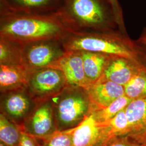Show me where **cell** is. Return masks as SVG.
<instances>
[{
	"mask_svg": "<svg viewBox=\"0 0 146 146\" xmlns=\"http://www.w3.org/2000/svg\"><path fill=\"white\" fill-rule=\"evenodd\" d=\"M145 67L127 58L111 56L102 78L125 86L142 68Z\"/></svg>",
	"mask_w": 146,
	"mask_h": 146,
	"instance_id": "7c38bea8",
	"label": "cell"
},
{
	"mask_svg": "<svg viewBox=\"0 0 146 146\" xmlns=\"http://www.w3.org/2000/svg\"><path fill=\"white\" fill-rule=\"evenodd\" d=\"M130 131L128 137L139 145L146 143V96L134 100L125 109Z\"/></svg>",
	"mask_w": 146,
	"mask_h": 146,
	"instance_id": "5bb4252c",
	"label": "cell"
},
{
	"mask_svg": "<svg viewBox=\"0 0 146 146\" xmlns=\"http://www.w3.org/2000/svg\"><path fill=\"white\" fill-rule=\"evenodd\" d=\"M21 44L23 66L28 72L49 67L67 52L62 40H46Z\"/></svg>",
	"mask_w": 146,
	"mask_h": 146,
	"instance_id": "8992f818",
	"label": "cell"
},
{
	"mask_svg": "<svg viewBox=\"0 0 146 146\" xmlns=\"http://www.w3.org/2000/svg\"><path fill=\"white\" fill-rule=\"evenodd\" d=\"M0 64L23 67L21 44L0 37Z\"/></svg>",
	"mask_w": 146,
	"mask_h": 146,
	"instance_id": "e0dca14e",
	"label": "cell"
},
{
	"mask_svg": "<svg viewBox=\"0 0 146 146\" xmlns=\"http://www.w3.org/2000/svg\"><path fill=\"white\" fill-rule=\"evenodd\" d=\"M61 0H0V11L16 13L52 14L58 11Z\"/></svg>",
	"mask_w": 146,
	"mask_h": 146,
	"instance_id": "4fadbf2b",
	"label": "cell"
},
{
	"mask_svg": "<svg viewBox=\"0 0 146 146\" xmlns=\"http://www.w3.org/2000/svg\"><path fill=\"white\" fill-rule=\"evenodd\" d=\"M140 145L129 137L125 136L113 137L101 146H140Z\"/></svg>",
	"mask_w": 146,
	"mask_h": 146,
	"instance_id": "cb8c5ba5",
	"label": "cell"
},
{
	"mask_svg": "<svg viewBox=\"0 0 146 146\" xmlns=\"http://www.w3.org/2000/svg\"><path fill=\"white\" fill-rule=\"evenodd\" d=\"M109 140L101 123H98L92 113L74 128L72 146H101Z\"/></svg>",
	"mask_w": 146,
	"mask_h": 146,
	"instance_id": "30bf717a",
	"label": "cell"
},
{
	"mask_svg": "<svg viewBox=\"0 0 146 146\" xmlns=\"http://www.w3.org/2000/svg\"><path fill=\"white\" fill-rule=\"evenodd\" d=\"M75 32L58 15L0 11V37L19 44L63 40Z\"/></svg>",
	"mask_w": 146,
	"mask_h": 146,
	"instance_id": "6da1fadb",
	"label": "cell"
},
{
	"mask_svg": "<svg viewBox=\"0 0 146 146\" xmlns=\"http://www.w3.org/2000/svg\"><path fill=\"white\" fill-rule=\"evenodd\" d=\"M140 146H146V143H144V144H142V145H140Z\"/></svg>",
	"mask_w": 146,
	"mask_h": 146,
	"instance_id": "83f0119b",
	"label": "cell"
},
{
	"mask_svg": "<svg viewBox=\"0 0 146 146\" xmlns=\"http://www.w3.org/2000/svg\"><path fill=\"white\" fill-rule=\"evenodd\" d=\"M136 41L140 45L146 48V26L143 29L140 36Z\"/></svg>",
	"mask_w": 146,
	"mask_h": 146,
	"instance_id": "484cf974",
	"label": "cell"
},
{
	"mask_svg": "<svg viewBox=\"0 0 146 146\" xmlns=\"http://www.w3.org/2000/svg\"><path fill=\"white\" fill-rule=\"evenodd\" d=\"M21 128L0 114V141L7 146H17L21 137Z\"/></svg>",
	"mask_w": 146,
	"mask_h": 146,
	"instance_id": "d6986e66",
	"label": "cell"
},
{
	"mask_svg": "<svg viewBox=\"0 0 146 146\" xmlns=\"http://www.w3.org/2000/svg\"><path fill=\"white\" fill-rule=\"evenodd\" d=\"M17 146H39L35 137L22 131L20 140Z\"/></svg>",
	"mask_w": 146,
	"mask_h": 146,
	"instance_id": "d4e9b609",
	"label": "cell"
},
{
	"mask_svg": "<svg viewBox=\"0 0 146 146\" xmlns=\"http://www.w3.org/2000/svg\"><path fill=\"white\" fill-rule=\"evenodd\" d=\"M69 86L58 69L44 68L28 72L27 89L37 104L52 99Z\"/></svg>",
	"mask_w": 146,
	"mask_h": 146,
	"instance_id": "5b68a950",
	"label": "cell"
},
{
	"mask_svg": "<svg viewBox=\"0 0 146 146\" xmlns=\"http://www.w3.org/2000/svg\"><path fill=\"white\" fill-rule=\"evenodd\" d=\"M49 68L61 70L69 86L80 87L86 90L89 87L84 71L81 52H67L62 58L53 63Z\"/></svg>",
	"mask_w": 146,
	"mask_h": 146,
	"instance_id": "9c48e42d",
	"label": "cell"
},
{
	"mask_svg": "<svg viewBox=\"0 0 146 146\" xmlns=\"http://www.w3.org/2000/svg\"><path fill=\"white\" fill-rule=\"evenodd\" d=\"M131 101L132 100L125 95L122 96L104 109L93 111L92 113L94 119L98 123H103L111 120L121 111L125 110Z\"/></svg>",
	"mask_w": 146,
	"mask_h": 146,
	"instance_id": "ffe728a7",
	"label": "cell"
},
{
	"mask_svg": "<svg viewBox=\"0 0 146 146\" xmlns=\"http://www.w3.org/2000/svg\"><path fill=\"white\" fill-rule=\"evenodd\" d=\"M57 131L51 99L37 104L22 128L34 137H43Z\"/></svg>",
	"mask_w": 146,
	"mask_h": 146,
	"instance_id": "ba28073f",
	"label": "cell"
},
{
	"mask_svg": "<svg viewBox=\"0 0 146 146\" xmlns=\"http://www.w3.org/2000/svg\"><path fill=\"white\" fill-rule=\"evenodd\" d=\"M114 13L118 29L125 34H128L125 28L123 11L118 0H108Z\"/></svg>",
	"mask_w": 146,
	"mask_h": 146,
	"instance_id": "603a6c76",
	"label": "cell"
},
{
	"mask_svg": "<svg viewBox=\"0 0 146 146\" xmlns=\"http://www.w3.org/2000/svg\"><path fill=\"white\" fill-rule=\"evenodd\" d=\"M28 72L22 66L0 64L1 94L27 88Z\"/></svg>",
	"mask_w": 146,
	"mask_h": 146,
	"instance_id": "9a60e30c",
	"label": "cell"
},
{
	"mask_svg": "<svg viewBox=\"0 0 146 146\" xmlns=\"http://www.w3.org/2000/svg\"><path fill=\"white\" fill-rule=\"evenodd\" d=\"M124 88L125 95L132 100L146 96V67L131 78Z\"/></svg>",
	"mask_w": 146,
	"mask_h": 146,
	"instance_id": "44dd1931",
	"label": "cell"
},
{
	"mask_svg": "<svg viewBox=\"0 0 146 146\" xmlns=\"http://www.w3.org/2000/svg\"><path fill=\"white\" fill-rule=\"evenodd\" d=\"M94 110H102L125 95L124 86L102 78L91 84L87 90Z\"/></svg>",
	"mask_w": 146,
	"mask_h": 146,
	"instance_id": "8fae6325",
	"label": "cell"
},
{
	"mask_svg": "<svg viewBox=\"0 0 146 146\" xmlns=\"http://www.w3.org/2000/svg\"><path fill=\"white\" fill-rule=\"evenodd\" d=\"M37 103L27 88L1 94V113L22 128Z\"/></svg>",
	"mask_w": 146,
	"mask_h": 146,
	"instance_id": "52a82bcc",
	"label": "cell"
},
{
	"mask_svg": "<svg viewBox=\"0 0 146 146\" xmlns=\"http://www.w3.org/2000/svg\"><path fill=\"white\" fill-rule=\"evenodd\" d=\"M55 13L75 33L118 29L108 0H61Z\"/></svg>",
	"mask_w": 146,
	"mask_h": 146,
	"instance_id": "3957f363",
	"label": "cell"
},
{
	"mask_svg": "<svg viewBox=\"0 0 146 146\" xmlns=\"http://www.w3.org/2000/svg\"><path fill=\"white\" fill-rule=\"evenodd\" d=\"M125 109L121 111L112 119L101 123L110 139L117 136L129 135L130 126L125 115Z\"/></svg>",
	"mask_w": 146,
	"mask_h": 146,
	"instance_id": "ac0fdd59",
	"label": "cell"
},
{
	"mask_svg": "<svg viewBox=\"0 0 146 146\" xmlns=\"http://www.w3.org/2000/svg\"><path fill=\"white\" fill-rule=\"evenodd\" d=\"M74 128L56 131L49 135L35 139L39 146H72Z\"/></svg>",
	"mask_w": 146,
	"mask_h": 146,
	"instance_id": "7402d4cb",
	"label": "cell"
},
{
	"mask_svg": "<svg viewBox=\"0 0 146 146\" xmlns=\"http://www.w3.org/2000/svg\"><path fill=\"white\" fill-rule=\"evenodd\" d=\"M0 146H7V145H5V143H3V142H1L0 141Z\"/></svg>",
	"mask_w": 146,
	"mask_h": 146,
	"instance_id": "4316f807",
	"label": "cell"
},
{
	"mask_svg": "<svg viewBox=\"0 0 146 146\" xmlns=\"http://www.w3.org/2000/svg\"><path fill=\"white\" fill-rule=\"evenodd\" d=\"M57 131L78 126L94 110L87 90L68 86L51 99Z\"/></svg>",
	"mask_w": 146,
	"mask_h": 146,
	"instance_id": "277c9868",
	"label": "cell"
},
{
	"mask_svg": "<svg viewBox=\"0 0 146 146\" xmlns=\"http://www.w3.org/2000/svg\"><path fill=\"white\" fill-rule=\"evenodd\" d=\"M67 52H99L131 60L146 67V48L119 29L77 32L62 40Z\"/></svg>",
	"mask_w": 146,
	"mask_h": 146,
	"instance_id": "7a4b0ae2",
	"label": "cell"
},
{
	"mask_svg": "<svg viewBox=\"0 0 146 146\" xmlns=\"http://www.w3.org/2000/svg\"><path fill=\"white\" fill-rule=\"evenodd\" d=\"M81 52L85 75L90 86L102 78L105 68L112 56L99 52L86 51Z\"/></svg>",
	"mask_w": 146,
	"mask_h": 146,
	"instance_id": "2e32d148",
	"label": "cell"
}]
</instances>
